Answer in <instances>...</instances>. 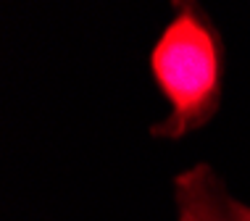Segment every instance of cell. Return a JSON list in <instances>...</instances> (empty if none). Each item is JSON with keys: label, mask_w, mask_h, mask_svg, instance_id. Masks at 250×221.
Listing matches in <instances>:
<instances>
[{"label": "cell", "mask_w": 250, "mask_h": 221, "mask_svg": "<svg viewBox=\"0 0 250 221\" xmlns=\"http://www.w3.org/2000/svg\"><path fill=\"white\" fill-rule=\"evenodd\" d=\"M179 221H250V208L229 198L208 166L177 177Z\"/></svg>", "instance_id": "2"}, {"label": "cell", "mask_w": 250, "mask_h": 221, "mask_svg": "<svg viewBox=\"0 0 250 221\" xmlns=\"http://www.w3.org/2000/svg\"><path fill=\"white\" fill-rule=\"evenodd\" d=\"M150 69L171 105V116L155 126V135L182 137L211 116L221 90V53L198 11L182 8L166 24L150 53Z\"/></svg>", "instance_id": "1"}]
</instances>
